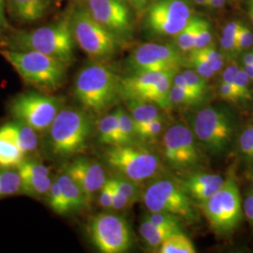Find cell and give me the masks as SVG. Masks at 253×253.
Returning a JSON list of instances; mask_svg holds the SVG:
<instances>
[{
  "instance_id": "obj_36",
  "label": "cell",
  "mask_w": 253,
  "mask_h": 253,
  "mask_svg": "<svg viewBox=\"0 0 253 253\" xmlns=\"http://www.w3.org/2000/svg\"><path fill=\"white\" fill-rule=\"evenodd\" d=\"M163 128V118H157L144 126L137 127L135 129L136 137H139L142 140H152L162 132Z\"/></svg>"
},
{
  "instance_id": "obj_8",
  "label": "cell",
  "mask_w": 253,
  "mask_h": 253,
  "mask_svg": "<svg viewBox=\"0 0 253 253\" xmlns=\"http://www.w3.org/2000/svg\"><path fill=\"white\" fill-rule=\"evenodd\" d=\"M105 158L112 168L135 183L151 178L161 168L159 159L150 150L134 144L111 146Z\"/></svg>"
},
{
  "instance_id": "obj_6",
  "label": "cell",
  "mask_w": 253,
  "mask_h": 253,
  "mask_svg": "<svg viewBox=\"0 0 253 253\" xmlns=\"http://www.w3.org/2000/svg\"><path fill=\"white\" fill-rule=\"evenodd\" d=\"M202 203L209 225L218 234L234 231L241 220V197L234 177L227 178L216 193Z\"/></svg>"
},
{
  "instance_id": "obj_17",
  "label": "cell",
  "mask_w": 253,
  "mask_h": 253,
  "mask_svg": "<svg viewBox=\"0 0 253 253\" xmlns=\"http://www.w3.org/2000/svg\"><path fill=\"white\" fill-rule=\"evenodd\" d=\"M63 171L68 172L81 187L88 203L107 181L102 166L89 159H76L72 163H68L64 167Z\"/></svg>"
},
{
  "instance_id": "obj_41",
  "label": "cell",
  "mask_w": 253,
  "mask_h": 253,
  "mask_svg": "<svg viewBox=\"0 0 253 253\" xmlns=\"http://www.w3.org/2000/svg\"><path fill=\"white\" fill-rule=\"evenodd\" d=\"M114 180L118 185V189L120 190V191L132 203L137 200L139 190L136 186L135 182L129 180L122 175L114 178Z\"/></svg>"
},
{
  "instance_id": "obj_22",
  "label": "cell",
  "mask_w": 253,
  "mask_h": 253,
  "mask_svg": "<svg viewBox=\"0 0 253 253\" xmlns=\"http://www.w3.org/2000/svg\"><path fill=\"white\" fill-rule=\"evenodd\" d=\"M55 178L60 186L69 214L80 210L88 204L81 187L68 172L62 171L55 176Z\"/></svg>"
},
{
  "instance_id": "obj_13",
  "label": "cell",
  "mask_w": 253,
  "mask_h": 253,
  "mask_svg": "<svg viewBox=\"0 0 253 253\" xmlns=\"http://www.w3.org/2000/svg\"><path fill=\"white\" fill-rule=\"evenodd\" d=\"M177 48L158 43H145L138 47L128 58L133 73L178 71L186 59Z\"/></svg>"
},
{
  "instance_id": "obj_15",
  "label": "cell",
  "mask_w": 253,
  "mask_h": 253,
  "mask_svg": "<svg viewBox=\"0 0 253 253\" xmlns=\"http://www.w3.org/2000/svg\"><path fill=\"white\" fill-rule=\"evenodd\" d=\"M163 152L173 168H190L199 163V151L193 133L182 125L171 126L163 134Z\"/></svg>"
},
{
  "instance_id": "obj_3",
  "label": "cell",
  "mask_w": 253,
  "mask_h": 253,
  "mask_svg": "<svg viewBox=\"0 0 253 253\" xmlns=\"http://www.w3.org/2000/svg\"><path fill=\"white\" fill-rule=\"evenodd\" d=\"M74 37L70 15L30 32H19L11 38L13 50L36 51L62 61H73Z\"/></svg>"
},
{
  "instance_id": "obj_56",
  "label": "cell",
  "mask_w": 253,
  "mask_h": 253,
  "mask_svg": "<svg viewBox=\"0 0 253 253\" xmlns=\"http://www.w3.org/2000/svg\"></svg>"
},
{
  "instance_id": "obj_21",
  "label": "cell",
  "mask_w": 253,
  "mask_h": 253,
  "mask_svg": "<svg viewBox=\"0 0 253 253\" xmlns=\"http://www.w3.org/2000/svg\"><path fill=\"white\" fill-rule=\"evenodd\" d=\"M26 159L9 126L3 125L0 127V167L17 168Z\"/></svg>"
},
{
  "instance_id": "obj_27",
  "label": "cell",
  "mask_w": 253,
  "mask_h": 253,
  "mask_svg": "<svg viewBox=\"0 0 253 253\" xmlns=\"http://www.w3.org/2000/svg\"><path fill=\"white\" fill-rule=\"evenodd\" d=\"M161 253H195L196 250L192 241L187 235L180 231L174 232L169 235L161 247L159 248Z\"/></svg>"
},
{
  "instance_id": "obj_14",
  "label": "cell",
  "mask_w": 253,
  "mask_h": 253,
  "mask_svg": "<svg viewBox=\"0 0 253 253\" xmlns=\"http://www.w3.org/2000/svg\"><path fill=\"white\" fill-rule=\"evenodd\" d=\"M92 17L119 41L128 39L133 32V22L126 0H85Z\"/></svg>"
},
{
  "instance_id": "obj_57",
  "label": "cell",
  "mask_w": 253,
  "mask_h": 253,
  "mask_svg": "<svg viewBox=\"0 0 253 253\" xmlns=\"http://www.w3.org/2000/svg\"></svg>"
},
{
  "instance_id": "obj_55",
  "label": "cell",
  "mask_w": 253,
  "mask_h": 253,
  "mask_svg": "<svg viewBox=\"0 0 253 253\" xmlns=\"http://www.w3.org/2000/svg\"><path fill=\"white\" fill-rule=\"evenodd\" d=\"M250 15H251V18H252L253 22V2L252 4V7H251V10H250Z\"/></svg>"
},
{
  "instance_id": "obj_47",
  "label": "cell",
  "mask_w": 253,
  "mask_h": 253,
  "mask_svg": "<svg viewBox=\"0 0 253 253\" xmlns=\"http://www.w3.org/2000/svg\"><path fill=\"white\" fill-rule=\"evenodd\" d=\"M239 68L235 63H232L227 67L222 73V82L227 83V84H234L235 77L237 73L239 72Z\"/></svg>"
},
{
  "instance_id": "obj_4",
  "label": "cell",
  "mask_w": 253,
  "mask_h": 253,
  "mask_svg": "<svg viewBox=\"0 0 253 253\" xmlns=\"http://www.w3.org/2000/svg\"><path fill=\"white\" fill-rule=\"evenodd\" d=\"M91 121L82 110L63 107L47 131L50 153L68 158L82 153L91 134Z\"/></svg>"
},
{
  "instance_id": "obj_20",
  "label": "cell",
  "mask_w": 253,
  "mask_h": 253,
  "mask_svg": "<svg viewBox=\"0 0 253 253\" xmlns=\"http://www.w3.org/2000/svg\"><path fill=\"white\" fill-rule=\"evenodd\" d=\"M52 3L53 0H9V8L19 21L31 23L42 18Z\"/></svg>"
},
{
  "instance_id": "obj_30",
  "label": "cell",
  "mask_w": 253,
  "mask_h": 253,
  "mask_svg": "<svg viewBox=\"0 0 253 253\" xmlns=\"http://www.w3.org/2000/svg\"><path fill=\"white\" fill-rule=\"evenodd\" d=\"M199 17H192L188 25L175 35L176 48L182 53H190L194 49Z\"/></svg>"
},
{
  "instance_id": "obj_46",
  "label": "cell",
  "mask_w": 253,
  "mask_h": 253,
  "mask_svg": "<svg viewBox=\"0 0 253 253\" xmlns=\"http://www.w3.org/2000/svg\"><path fill=\"white\" fill-rule=\"evenodd\" d=\"M219 95L223 100H227V101L236 102V101L240 100L236 89H235V85L232 84H227V83L222 82V84L219 87Z\"/></svg>"
},
{
  "instance_id": "obj_32",
  "label": "cell",
  "mask_w": 253,
  "mask_h": 253,
  "mask_svg": "<svg viewBox=\"0 0 253 253\" xmlns=\"http://www.w3.org/2000/svg\"><path fill=\"white\" fill-rule=\"evenodd\" d=\"M47 201H48L49 207L54 211V213H56L58 215H68L69 214V210H68L67 205L65 203L62 191H61L60 186L56 180L55 176H54V180L52 183L51 189L49 190Z\"/></svg>"
},
{
  "instance_id": "obj_18",
  "label": "cell",
  "mask_w": 253,
  "mask_h": 253,
  "mask_svg": "<svg viewBox=\"0 0 253 253\" xmlns=\"http://www.w3.org/2000/svg\"><path fill=\"white\" fill-rule=\"evenodd\" d=\"M166 73L168 72L134 73L130 76L121 79V97L128 101H144L148 91Z\"/></svg>"
},
{
  "instance_id": "obj_43",
  "label": "cell",
  "mask_w": 253,
  "mask_h": 253,
  "mask_svg": "<svg viewBox=\"0 0 253 253\" xmlns=\"http://www.w3.org/2000/svg\"><path fill=\"white\" fill-rule=\"evenodd\" d=\"M253 32L249 27L241 23L237 33V39H236V47H237L238 53L246 49H249L250 47L253 46Z\"/></svg>"
},
{
  "instance_id": "obj_37",
  "label": "cell",
  "mask_w": 253,
  "mask_h": 253,
  "mask_svg": "<svg viewBox=\"0 0 253 253\" xmlns=\"http://www.w3.org/2000/svg\"><path fill=\"white\" fill-rule=\"evenodd\" d=\"M193 50H196L201 55H203L208 60V63L210 64V66L212 67L215 73H218L222 69L223 62H224L223 56L214 46L209 44L202 49H193Z\"/></svg>"
},
{
  "instance_id": "obj_26",
  "label": "cell",
  "mask_w": 253,
  "mask_h": 253,
  "mask_svg": "<svg viewBox=\"0 0 253 253\" xmlns=\"http://www.w3.org/2000/svg\"><path fill=\"white\" fill-rule=\"evenodd\" d=\"M99 140L103 145L116 146L118 144V111L106 115L99 122Z\"/></svg>"
},
{
  "instance_id": "obj_35",
  "label": "cell",
  "mask_w": 253,
  "mask_h": 253,
  "mask_svg": "<svg viewBox=\"0 0 253 253\" xmlns=\"http://www.w3.org/2000/svg\"><path fill=\"white\" fill-rule=\"evenodd\" d=\"M169 99H170V102L172 104L184 105V106L194 105V104L199 103L200 101H202V100L190 95V93L183 90L179 86H177L173 84H172L171 89H170Z\"/></svg>"
},
{
  "instance_id": "obj_38",
  "label": "cell",
  "mask_w": 253,
  "mask_h": 253,
  "mask_svg": "<svg viewBox=\"0 0 253 253\" xmlns=\"http://www.w3.org/2000/svg\"><path fill=\"white\" fill-rule=\"evenodd\" d=\"M211 41H212V34H211L210 24L206 19L199 17L194 49H202L204 47H207L209 44H211Z\"/></svg>"
},
{
  "instance_id": "obj_5",
  "label": "cell",
  "mask_w": 253,
  "mask_h": 253,
  "mask_svg": "<svg viewBox=\"0 0 253 253\" xmlns=\"http://www.w3.org/2000/svg\"><path fill=\"white\" fill-rule=\"evenodd\" d=\"M73 37L90 58L100 61L113 56L120 41L92 17L86 7H78L70 15Z\"/></svg>"
},
{
  "instance_id": "obj_10",
  "label": "cell",
  "mask_w": 253,
  "mask_h": 253,
  "mask_svg": "<svg viewBox=\"0 0 253 253\" xmlns=\"http://www.w3.org/2000/svg\"><path fill=\"white\" fill-rule=\"evenodd\" d=\"M192 17L187 0H156L146 9L145 23L154 34L175 36Z\"/></svg>"
},
{
  "instance_id": "obj_40",
  "label": "cell",
  "mask_w": 253,
  "mask_h": 253,
  "mask_svg": "<svg viewBox=\"0 0 253 253\" xmlns=\"http://www.w3.org/2000/svg\"><path fill=\"white\" fill-rule=\"evenodd\" d=\"M250 77L245 73L243 69H240L235 77L234 85H235L236 92L238 94L239 100H250L251 99V92L249 89L250 84Z\"/></svg>"
},
{
  "instance_id": "obj_23",
  "label": "cell",
  "mask_w": 253,
  "mask_h": 253,
  "mask_svg": "<svg viewBox=\"0 0 253 253\" xmlns=\"http://www.w3.org/2000/svg\"><path fill=\"white\" fill-rule=\"evenodd\" d=\"M10 131L14 136L20 149L25 154L26 158L28 155L34 153L39 146L40 140L38 131L26 123L14 119L9 123H6Z\"/></svg>"
},
{
  "instance_id": "obj_49",
  "label": "cell",
  "mask_w": 253,
  "mask_h": 253,
  "mask_svg": "<svg viewBox=\"0 0 253 253\" xmlns=\"http://www.w3.org/2000/svg\"><path fill=\"white\" fill-rule=\"evenodd\" d=\"M150 0H126V2L138 12H142L147 9Z\"/></svg>"
},
{
  "instance_id": "obj_7",
  "label": "cell",
  "mask_w": 253,
  "mask_h": 253,
  "mask_svg": "<svg viewBox=\"0 0 253 253\" xmlns=\"http://www.w3.org/2000/svg\"><path fill=\"white\" fill-rule=\"evenodd\" d=\"M63 107V100L59 97L27 92L11 100L9 111L14 119L26 123L39 133H45Z\"/></svg>"
},
{
  "instance_id": "obj_48",
  "label": "cell",
  "mask_w": 253,
  "mask_h": 253,
  "mask_svg": "<svg viewBox=\"0 0 253 253\" xmlns=\"http://www.w3.org/2000/svg\"><path fill=\"white\" fill-rule=\"evenodd\" d=\"M245 214L253 223V193L247 196L244 203Z\"/></svg>"
},
{
  "instance_id": "obj_28",
  "label": "cell",
  "mask_w": 253,
  "mask_h": 253,
  "mask_svg": "<svg viewBox=\"0 0 253 253\" xmlns=\"http://www.w3.org/2000/svg\"><path fill=\"white\" fill-rule=\"evenodd\" d=\"M21 176L17 168L0 167V200L20 194Z\"/></svg>"
},
{
  "instance_id": "obj_54",
  "label": "cell",
  "mask_w": 253,
  "mask_h": 253,
  "mask_svg": "<svg viewBox=\"0 0 253 253\" xmlns=\"http://www.w3.org/2000/svg\"><path fill=\"white\" fill-rule=\"evenodd\" d=\"M198 5H202V6H204V5H208V0H194Z\"/></svg>"
},
{
  "instance_id": "obj_50",
  "label": "cell",
  "mask_w": 253,
  "mask_h": 253,
  "mask_svg": "<svg viewBox=\"0 0 253 253\" xmlns=\"http://www.w3.org/2000/svg\"><path fill=\"white\" fill-rule=\"evenodd\" d=\"M5 15V2L4 0H0V27L2 28L8 27V23Z\"/></svg>"
},
{
  "instance_id": "obj_53",
  "label": "cell",
  "mask_w": 253,
  "mask_h": 253,
  "mask_svg": "<svg viewBox=\"0 0 253 253\" xmlns=\"http://www.w3.org/2000/svg\"><path fill=\"white\" fill-rule=\"evenodd\" d=\"M245 65H251L253 64V51L250 52L247 54H245L244 58H243Z\"/></svg>"
},
{
  "instance_id": "obj_51",
  "label": "cell",
  "mask_w": 253,
  "mask_h": 253,
  "mask_svg": "<svg viewBox=\"0 0 253 253\" xmlns=\"http://www.w3.org/2000/svg\"><path fill=\"white\" fill-rule=\"evenodd\" d=\"M226 0H208V6L212 8H220L225 4Z\"/></svg>"
},
{
  "instance_id": "obj_24",
  "label": "cell",
  "mask_w": 253,
  "mask_h": 253,
  "mask_svg": "<svg viewBox=\"0 0 253 253\" xmlns=\"http://www.w3.org/2000/svg\"><path fill=\"white\" fill-rule=\"evenodd\" d=\"M176 73L177 71H172V72L165 73L163 78L156 84H154L151 89L148 91V93L146 94L144 99V101L152 102L157 106L166 111L171 108L172 103L170 102L169 94L172 86L173 77Z\"/></svg>"
},
{
  "instance_id": "obj_33",
  "label": "cell",
  "mask_w": 253,
  "mask_h": 253,
  "mask_svg": "<svg viewBox=\"0 0 253 253\" xmlns=\"http://www.w3.org/2000/svg\"><path fill=\"white\" fill-rule=\"evenodd\" d=\"M186 61L193 69V71H195L206 80L212 78L216 73L210 66V64L208 63V60L196 50L190 51Z\"/></svg>"
},
{
  "instance_id": "obj_42",
  "label": "cell",
  "mask_w": 253,
  "mask_h": 253,
  "mask_svg": "<svg viewBox=\"0 0 253 253\" xmlns=\"http://www.w3.org/2000/svg\"><path fill=\"white\" fill-rule=\"evenodd\" d=\"M110 182L112 188V208L116 210H121L131 205L132 202L120 191L114 178H111Z\"/></svg>"
},
{
  "instance_id": "obj_52",
  "label": "cell",
  "mask_w": 253,
  "mask_h": 253,
  "mask_svg": "<svg viewBox=\"0 0 253 253\" xmlns=\"http://www.w3.org/2000/svg\"><path fill=\"white\" fill-rule=\"evenodd\" d=\"M245 73L248 74V76L250 77V79H253V64L251 65H245L244 69Z\"/></svg>"
},
{
  "instance_id": "obj_12",
  "label": "cell",
  "mask_w": 253,
  "mask_h": 253,
  "mask_svg": "<svg viewBox=\"0 0 253 253\" xmlns=\"http://www.w3.org/2000/svg\"><path fill=\"white\" fill-rule=\"evenodd\" d=\"M193 130L204 145L212 151L220 152L230 144L233 125L226 113L215 108H206L197 113Z\"/></svg>"
},
{
  "instance_id": "obj_19",
  "label": "cell",
  "mask_w": 253,
  "mask_h": 253,
  "mask_svg": "<svg viewBox=\"0 0 253 253\" xmlns=\"http://www.w3.org/2000/svg\"><path fill=\"white\" fill-rule=\"evenodd\" d=\"M224 179L217 173H199L190 176L185 182L184 189L190 196L200 202L210 198L221 188Z\"/></svg>"
},
{
  "instance_id": "obj_29",
  "label": "cell",
  "mask_w": 253,
  "mask_h": 253,
  "mask_svg": "<svg viewBox=\"0 0 253 253\" xmlns=\"http://www.w3.org/2000/svg\"><path fill=\"white\" fill-rule=\"evenodd\" d=\"M118 132L117 145H132L136 137L133 119L124 109H118Z\"/></svg>"
},
{
  "instance_id": "obj_16",
  "label": "cell",
  "mask_w": 253,
  "mask_h": 253,
  "mask_svg": "<svg viewBox=\"0 0 253 253\" xmlns=\"http://www.w3.org/2000/svg\"><path fill=\"white\" fill-rule=\"evenodd\" d=\"M21 176L20 194L36 199H46L54 178L45 164L26 159L17 167Z\"/></svg>"
},
{
  "instance_id": "obj_34",
  "label": "cell",
  "mask_w": 253,
  "mask_h": 253,
  "mask_svg": "<svg viewBox=\"0 0 253 253\" xmlns=\"http://www.w3.org/2000/svg\"><path fill=\"white\" fill-rule=\"evenodd\" d=\"M157 226L180 231V217L164 212H151L147 217Z\"/></svg>"
},
{
  "instance_id": "obj_11",
  "label": "cell",
  "mask_w": 253,
  "mask_h": 253,
  "mask_svg": "<svg viewBox=\"0 0 253 253\" xmlns=\"http://www.w3.org/2000/svg\"><path fill=\"white\" fill-rule=\"evenodd\" d=\"M144 202L150 212H164L188 219L194 216L187 191L171 180L151 184L145 190Z\"/></svg>"
},
{
  "instance_id": "obj_9",
  "label": "cell",
  "mask_w": 253,
  "mask_h": 253,
  "mask_svg": "<svg viewBox=\"0 0 253 253\" xmlns=\"http://www.w3.org/2000/svg\"><path fill=\"white\" fill-rule=\"evenodd\" d=\"M88 233L100 253H126L131 245V233L126 220L115 214L100 213L92 217Z\"/></svg>"
},
{
  "instance_id": "obj_44",
  "label": "cell",
  "mask_w": 253,
  "mask_h": 253,
  "mask_svg": "<svg viewBox=\"0 0 253 253\" xmlns=\"http://www.w3.org/2000/svg\"><path fill=\"white\" fill-rule=\"evenodd\" d=\"M239 146L242 153L253 159V126H247L239 137Z\"/></svg>"
},
{
  "instance_id": "obj_1",
  "label": "cell",
  "mask_w": 253,
  "mask_h": 253,
  "mask_svg": "<svg viewBox=\"0 0 253 253\" xmlns=\"http://www.w3.org/2000/svg\"><path fill=\"white\" fill-rule=\"evenodd\" d=\"M74 95L86 110L101 114L121 98V78L105 64L91 62L77 74Z\"/></svg>"
},
{
  "instance_id": "obj_31",
  "label": "cell",
  "mask_w": 253,
  "mask_h": 253,
  "mask_svg": "<svg viewBox=\"0 0 253 253\" xmlns=\"http://www.w3.org/2000/svg\"><path fill=\"white\" fill-rule=\"evenodd\" d=\"M240 25V22L232 21L228 23L222 30V34L220 38V46L223 53L230 57H234L235 54L238 53L236 47V39Z\"/></svg>"
},
{
  "instance_id": "obj_2",
  "label": "cell",
  "mask_w": 253,
  "mask_h": 253,
  "mask_svg": "<svg viewBox=\"0 0 253 253\" xmlns=\"http://www.w3.org/2000/svg\"><path fill=\"white\" fill-rule=\"evenodd\" d=\"M0 53L28 85L47 94L62 86L68 67L62 61L36 51L12 49Z\"/></svg>"
},
{
  "instance_id": "obj_25",
  "label": "cell",
  "mask_w": 253,
  "mask_h": 253,
  "mask_svg": "<svg viewBox=\"0 0 253 253\" xmlns=\"http://www.w3.org/2000/svg\"><path fill=\"white\" fill-rule=\"evenodd\" d=\"M127 107L130 111V116L133 119L135 129L157 118H162L158 106L152 102L131 100L128 101Z\"/></svg>"
},
{
  "instance_id": "obj_39",
  "label": "cell",
  "mask_w": 253,
  "mask_h": 253,
  "mask_svg": "<svg viewBox=\"0 0 253 253\" xmlns=\"http://www.w3.org/2000/svg\"><path fill=\"white\" fill-rule=\"evenodd\" d=\"M182 73L185 76L186 80L190 84L191 88L204 99L208 90L207 80L193 70H186Z\"/></svg>"
},
{
  "instance_id": "obj_45",
  "label": "cell",
  "mask_w": 253,
  "mask_h": 253,
  "mask_svg": "<svg viewBox=\"0 0 253 253\" xmlns=\"http://www.w3.org/2000/svg\"><path fill=\"white\" fill-rule=\"evenodd\" d=\"M100 206L104 209H111L112 208V188L110 179H107L103 187L100 190L99 196Z\"/></svg>"
}]
</instances>
